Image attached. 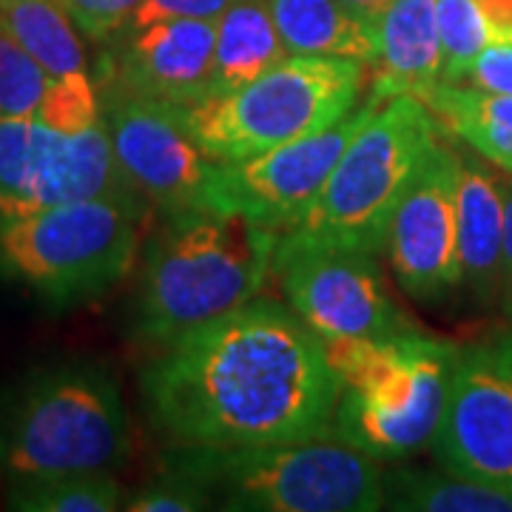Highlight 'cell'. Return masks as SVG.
<instances>
[{
    "instance_id": "obj_1",
    "label": "cell",
    "mask_w": 512,
    "mask_h": 512,
    "mask_svg": "<svg viewBox=\"0 0 512 512\" xmlns=\"http://www.w3.org/2000/svg\"><path fill=\"white\" fill-rule=\"evenodd\" d=\"M143 393L151 421L183 447H259L330 433L339 379L325 342L256 296L168 342Z\"/></svg>"
},
{
    "instance_id": "obj_2",
    "label": "cell",
    "mask_w": 512,
    "mask_h": 512,
    "mask_svg": "<svg viewBox=\"0 0 512 512\" xmlns=\"http://www.w3.org/2000/svg\"><path fill=\"white\" fill-rule=\"evenodd\" d=\"M279 231L237 211L168 217L143 268L140 328L154 345L256 299L276 274Z\"/></svg>"
},
{
    "instance_id": "obj_3",
    "label": "cell",
    "mask_w": 512,
    "mask_h": 512,
    "mask_svg": "<svg viewBox=\"0 0 512 512\" xmlns=\"http://www.w3.org/2000/svg\"><path fill=\"white\" fill-rule=\"evenodd\" d=\"M339 379L330 433L373 458H404L439 430L458 348L413 328L325 342Z\"/></svg>"
},
{
    "instance_id": "obj_4",
    "label": "cell",
    "mask_w": 512,
    "mask_h": 512,
    "mask_svg": "<svg viewBox=\"0 0 512 512\" xmlns=\"http://www.w3.org/2000/svg\"><path fill=\"white\" fill-rule=\"evenodd\" d=\"M439 117L419 94L379 100L330 171L308 211L279 245H316L376 254L410 180L441 137Z\"/></svg>"
},
{
    "instance_id": "obj_5",
    "label": "cell",
    "mask_w": 512,
    "mask_h": 512,
    "mask_svg": "<svg viewBox=\"0 0 512 512\" xmlns=\"http://www.w3.org/2000/svg\"><path fill=\"white\" fill-rule=\"evenodd\" d=\"M126 453V407L103 367L83 362L43 367L0 399L3 476L111 470Z\"/></svg>"
},
{
    "instance_id": "obj_6",
    "label": "cell",
    "mask_w": 512,
    "mask_h": 512,
    "mask_svg": "<svg viewBox=\"0 0 512 512\" xmlns=\"http://www.w3.org/2000/svg\"><path fill=\"white\" fill-rule=\"evenodd\" d=\"M177 467L237 512H376L387 501L379 458L328 433L259 447H185Z\"/></svg>"
},
{
    "instance_id": "obj_7",
    "label": "cell",
    "mask_w": 512,
    "mask_h": 512,
    "mask_svg": "<svg viewBox=\"0 0 512 512\" xmlns=\"http://www.w3.org/2000/svg\"><path fill=\"white\" fill-rule=\"evenodd\" d=\"M365 69L350 57L288 55L237 92L188 106V126L214 160H245L348 117Z\"/></svg>"
},
{
    "instance_id": "obj_8",
    "label": "cell",
    "mask_w": 512,
    "mask_h": 512,
    "mask_svg": "<svg viewBox=\"0 0 512 512\" xmlns=\"http://www.w3.org/2000/svg\"><path fill=\"white\" fill-rule=\"evenodd\" d=\"M140 197H100L0 220V268L57 305L114 288L143 239Z\"/></svg>"
},
{
    "instance_id": "obj_9",
    "label": "cell",
    "mask_w": 512,
    "mask_h": 512,
    "mask_svg": "<svg viewBox=\"0 0 512 512\" xmlns=\"http://www.w3.org/2000/svg\"><path fill=\"white\" fill-rule=\"evenodd\" d=\"M100 197H137L103 120L63 134L37 117H0V220Z\"/></svg>"
},
{
    "instance_id": "obj_10",
    "label": "cell",
    "mask_w": 512,
    "mask_h": 512,
    "mask_svg": "<svg viewBox=\"0 0 512 512\" xmlns=\"http://www.w3.org/2000/svg\"><path fill=\"white\" fill-rule=\"evenodd\" d=\"M379 100L387 97L370 92L362 109L356 106L348 117H342L330 128L268 148L245 160H220L208 183L202 208L237 211L282 234L319 197L330 171L336 168L353 134L362 128Z\"/></svg>"
},
{
    "instance_id": "obj_11",
    "label": "cell",
    "mask_w": 512,
    "mask_h": 512,
    "mask_svg": "<svg viewBox=\"0 0 512 512\" xmlns=\"http://www.w3.org/2000/svg\"><path fill=\"white\" fill-rule=\"evenodd\" d=\"M111 148L131 191L168 217L202 208L214 160L197 143L185 106L117 89L103 106Z\"/></svg>"
},
{
    "instance_id": "obj_12",
    "label": "cell",
    "mask_w": 512,
    "mask_h": 512,
    "mask_svg": "<svg viewBox=\"0 0 512 512\" xmlns=\"http://www.w3.org/2000/svg\"><path fill=\"white\" fill-rule=\"evenodd\" d=\"M430 444L444 470L512 487V333L458 348Z\"/></svg>"
},
{
    "instance_id": "obj_13",
    "label": "cell",
    "mask_w": 512,
    "mask_h": 512,
    "mask_svg": "<svg viewBox=\"0 0 512 512\" xmlns=\"http://www.w3.org/2000/svg\"><path fill=\"white\" fill-rule=\"evenodd\" d=\"M276 276L291 311L322 339H384L407 330L384 291L373 254L348 248L279 245Z\"/></svg>"
},
{
    "instance_id": "obj_14",
    "label": "cell",
    "mask_w": 512,
    "mask_h": 512,
    "mask_svg": "<svg viewBox=\"0 0 512 512\" xmlns=\"http://www.w3.org/2000/svg\"><path fill=\"white\" fill-rule=\"evenodd\" d=\"M458 154L436 143L396 205L384 251L404 293L436 299L461 285L456 205Z\"/></svg>"
},
{
    "instance_id": "obj_15",
    "label": "cell",
    "mask_w": 512,
    "mask_h": 512,
    "mask_svg": "<svg viewBox=\"0 0 512 512\" xmlns=\"http://www.w3.org/2000/svg\"><path fill=\"white\" fill-rule=\"evenodd\" d=\"M126 49L120 55V89L194 106L208 97L217 20L168 18L128 29Z\"/></svg>"
},
{
    "instance_id": "obj_16",
    "label": "cell",
    "mask_w": 512,
    "mask_h": 512,
    "mask_svg": "<svg viewBox=\"0 0 512 512\" xmlns=\"http://www.w3.org/2000/svg\"><path fill=\"white\" fill-rule=\"evenodd\" d=\"M458 254L461 285L478 299L501 296V248H504V180L478 160L458 157Z\"/></svg>"
},
{
    "instance_id": "obj_17",
    "label": "cell",
    "mask_w": 512,
    "mask_h": 512,
    "mask_svg": "<svg viewBox=\"0 0 512 512\" xmlns=\"http://www.w3.org/2000/svg\"><path fill=\"white\" fill-rule=\"evenodd\" d=\"M376 83L370 92L424 94L441 83V37L436 0H393L376 18Z\"/></svg>"
},
{
    "instance_id": "obj_18",
    "label": "cell",
    "mask_w": 512,
    "mask_h": 512,
    "mask_svg": "<svg viewBox=\"0 0 512 512\" xmlns=\"http://www.w3.org/2000/svg\"><path fill=\"white\" fill-rule=\"evenodd\" d=\"M288 55L350 57L376 63V23L342 0H268Z\"/></svg>"
},
{
    "instance_id": "obj_19",
    "label": "cell",
    "mask_w": 512,
    "mask_h": 512,
    "mask_svg": "<svg viewBox=\"0 0 512 512\" xmlns=\"http://www.w3.org/2000/svg\"><path fill=\"white\" fill-rule=\"evenodd\" d=\"M288 57L268 0H231L217 18L208 97L237 92Z\"/></svg>"
},
{
    "instance_id": "obj_20",
    "label": "cell",
    "mask_w": 512,
    "mask_h": 512,
    "mask_svg": "<svg viewBox=\"0 0 512 512\" xmlns=\"http://www.w3.org/2000/svg\"><path fill=\"white\" fill-rule=\"evenodd\" d=\"M421 100L453 137L464 140L487 163L512 174V94L439 83Z\"/></svg>"
},
{
    "instance_id": "obj_21",
    "label": "cell",
    "mask_w": 512,
    "mask_h": 512,
    "mask_svg": "<svg viewBox=\"0 0 512 512\" xmlns=\"http://www.w3.org/2000/svg\"><path fill=\"white\" fill-rule=\"evenodd\" d=\"M384 507L407 512H512V487L458 476L441 467L402 470L384 478Z\"/></svg>"
},
{
    "instance_id": "obj_22",
    "label": "cell",
    "mask_w": 512,
    "mask_h": 512,
    "mask_svg": "<svg viewBox=\"0 0 512 512\" xmlns=\"http://www.w3.org/2000/svg\"><path fill=\"white\" fill-rule=\"evenodd\" d=\"M0 26L35 57L49 77L86 72L80 29L60 0L0 3Z\"/></svg>"
},
{
    "instance_id": "obj_23",
    "label": "cell",
    "mask_w": 512,
    "mask_h": 512,
    "mask_svg": "<svg viewBox=\"0 0 512 512\" xmlns=\"http://www.w3.org/2000/svg\"><path fill=\"white\" fill-rule=\"evenodd\" d=\"M6 504L20 512H111L123 507V487L109 470L9 478Z\"/></svg>"
},
{
    "instance_id": "obj_24",
    "label": "cell",
    "mask_w": 512,
    "mask_h": 512,
    "mask_svg": "<svg viewBox=\"0 0 512 512\" xmlns=\"http://www.w3.org/2000/svg\"><path fill=\"white\" fill-rule=\"evenodd\" d=\"M441 37V83H464L470 66L495 40V26L481 0H436Z\"/></svg>"
},
{
    "instance_id": "obj_25",
    "label": "cell",
    "mask_w": 512,
    "mask_h": 512,
    "mask_svg": "<svg viewBox=\"0 0 512 512\" xmlns=\"http://www.w3.org/2000/svg\"><path fill=\"white\" fill-rule=\"evenodd\" d=\"M49 74L0 26V117H35Z\"/></svg>"
},
{
    "instance_id": "obj_26",
    "label": "cell",
    "mask_w": 512,
    "mask_h": 512,
    "mask_svg": "<svg viewBox=\"0 0 512 512\" xmlns=\"http://www.w3.org/2000/svg\"><path fill=\"white\" fill-rule=\"evenodd\" d=\"M35 117L63 134H77V131H86L94 123H100L103 106H100V97H97L89 72L52 77Z\"/></svg>"
},
{
    "instance_id": "obj_27",
    "label": "cell",
    "mask_w": 512,
    "mask_h": 512,
    "mask_svg": "<svg viewBox=\"0 0 512 512\" xmlns=\"http://www.w3.org/2000/svg\"><path fill=\"white\" fill-rule=\"evenodd\" d=\"M205 507H211L208 487L180 467L171 476L154 481L126 504V510L131 512H194Z\"/></svg>"
},
{
    "instance_id": "obj_28",
    "label": "cell",
    "mask_w": 512,
    "mask_h": 512,
    "mask_svg": "<svg viewBox=\"0 0 512 512\" xmlns=\"http://www.w3.org/2000/svg\"><path fill=\"white\" fill-rule=\"evenodd\" d=\"M77 29L92 40H109L131 26L143 0H60Z\"/></svg>"
},
{
    "instance_id": "obj_29",
    "label": "cell",
    "mask_w": 512,
    "mask_h": 512,
    "mask_svg": "<svg viewBox=\"0 0 512 512\" xmlns=\"http://www.w3.org/2000/svg\"><path fill=\"white\" fill-rule=\"evenodd\" d=\"M464 83L481 92L512 94V37H495L493 43H487Z\"/></svg>"
},
{
    "instance_id": "obj_30",
    "label": "cell",
    "mask_w": 512,
    "mask_h": 512,
    "mask_svg": "<svg viewBox=\"0 0 512 512\" xmlns=\"http://www.w3.org/2000/svg\"><path fill=\"white\" fill-rule=\"evenodd\" d=\"M231 6V0H143L128 29L148 26L168 18H208L217 20Z\"/></svg>"
},
{
    "instance_id": "obj_31",
    "label": "cell",
    "mask_w": 512,
    "mask_h": 512,
    "mask_svg": "<svg viewBox=\"0 0 512 512\" xmlns=\"http://www.w3.org/2000/svg\"><path fill=\"white\" fill-rule=\"evenodd\" d=\"M512 316V180H504V248H501V296Z\"/></svg>"
},
{
    "instance_id": "obj_32",
    "label": "cell",
    "mask_w": 512,
    "mask_h": 512,
    "mask_svg": "<svg viewBox=\"0 0 512 512\" xmlns=\"http://www.w3.org/2000/svg\"><path fill=\"white\" fill-rule=\"evenodd\" d=\"M481 6L493 20L495 37L512 32V0H481Z\"/></svg>"
},
{
    "instance_id": "obj_33",
    "label": "cell",
    "mask_w": 512,
    "mask_h": 512,
    "mask_svg": "<svg viewBox=\"0 0 512 512\" xmlns=\"http://www.w3.org/2000/svg\"><path fill=\"white\" fill-rule=\"evenodd\" d=\"M342 3H345L348 9H353L356 15H362V18L373 20V23H376V18L382 15L384 9H387L393 0H342Z\"/></svg>"
},
{
    "instance_id": "obj_34",
    "label": "cell",
    "mask_w": 512,
    "mask_h": 512,
    "mask_svg": "<svg viewBox=\"0 0 512 512\" xmlns=\"http://www.w3.org/2000/svg\"><path fill=\"white\" fill-rule=\"evenodd\" d=\"M498 37H512V32H504V35H498Z\"/></svg>"
},
{
    "instance_id": "obj_35",
    "label": "cell",
    "mask_w": 512,
    "mask_h": 512,
    "mask_svg": "<svg viewBox=\"0 0 512 512\" xmlns=\"http://www.w3.org/2000/svg\"><path fill=\"white\" fill-rule=\"evenodd\" d=\"M0 3H15V0H0Z\"/></svg>"
}]
</instances>
